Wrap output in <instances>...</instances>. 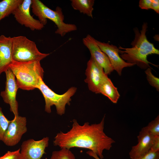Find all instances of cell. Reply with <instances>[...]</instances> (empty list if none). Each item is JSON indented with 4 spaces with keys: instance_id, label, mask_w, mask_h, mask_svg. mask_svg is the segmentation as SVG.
Returning <instances> with one entry per match:
<instances>
[{
    "instance_id": "cell-1",
    "label": "cell",
    "mask_w": 159,
    "mask_h": 159,
    "mask_svg": "<svg viewBox=\"0 0 159 159\" xmlns=\"http://www.w3.org/2000/svg\"><path fill=\"white\" fill-rule=\"evenodd\" d=\"M105 118L104 116L98 124H90L87 122L82 125L73 120L72 128L69 131L66 133L60 131L57 134L54 145L61 148L70 149L77 147L88 149L100 159L103 158V151L110 150L115 142L104 132Z\"/></svg>"
},
{
    "instance_id": "cell-2",
    "label": "cell",
    "mask_w": 159,
    "mask_h": 159,
    "mask_svg": "<svg viewBox=\"0 0 159 159\" xmlns=\"http://www.w3.org/2000/svg\"><path fill=\"white\" fill-rule=\"evenodd\" d=\"M147 23L144 22L141 30L135 27L133 30L135 38L131 44L132 47L123 48L120 46L119 52L121 58L126 62L135 64L141 68L146 69L152 64L147 59V56L152 54H159V50L153 44L148 40L146 33L147 31Z\"/></svg>"
},
{
    "instance_id": "cell-3",
    "label": "cell",
    "mask_w": 159,
    "mask_h": 159,
    "mask_svg": "<svg viewBox=\"0 0 159 159\" xmlns=\"http://www.w3.org/2000/svg\"><path fill=\"white\" fill-rule=\"evenodd\" d=\"M40 61L20 62L13 61L9 66L19 88L30 90L37 88L44 71Z\"/></svg>"
},
{
    "instance_id": "cell-4",
    "label": "cell",
    "mask_w": 159,
    "mask_h": 159,
    "mask_svg": "<svg viewBox=\"0 0 159 159\" xmlns=\"http://www.w3.org/2000/svg\"><path fill=\"white\" fill-rule=\"evenodd\" d=\"M31 7L33 13L38 17L39 21L44 26L47 24V19L53 21L57 27L55 33L61 37L77 29L75 25L64 22V16L62 9L59 7L57 6L55 10H53L39 0H32Z\"/></svg>"
},
{
    "instance_id": "cell-5",
    "label": "cell",
    "mask_w": 159,
    "mask_h": 159,
    "mask_svg": "<svg viewBox=\"0 0 159 159\" xmlns=\"http://www.w3.org/2000/svg\"><path fill=\"white\" fill-rule=\"evenodd\" d=\"M12 39L13 61L20 62L40 61L49 54L39 52L35 42L25 36L14 37Z\"/></svg>"
},
{
    "instance_id": "cell-6",
    "label": "cell",
    "mask_w": 159,
    "mask_h": 159,
    "mask_svg": "<svg viewBox=\"0 0 159 159\" xmlns=\"http://www.w3.org/2000/svg\"><path fill=\"white\" fill-rule=\"evenodd\" d=\"M37 88L41 91L44 98L45 103V111L50 113L51 107L54 105L56 107L57 113L60 115L64 113L66 105H70L71 97L74 95L77 90L76 87H72L64 93L59 95L49 88L42 79H40Z\"/></svg>"
},
{
    "instance_id": "cell-7",
    "label": "cell",
    "mask_w": 159,
    "mask_h": 159,
    "mask_svg": "<svg viewBox=\"0 0 159 159\" xmlns=\"http://www.w3.org/2000/svg\"><path fill=\"white\" fill-rule=\"evenodd\" d=\"M26 117L18 116L14 117L4 136L2 141L6 145L12 146L17 144L24 134L27 131Z\"/></svg>"
},
{
    "instance_id": "cell-8",
    "label": "cell",
    "mask_w": 159,
    "mask_h": 159,
    "mask_svg": "<svg viewBox=\"0 0 159 159\" xmlns=\"http://www.w3.org/2000/svg\"><path fill=\"white\" fill-rule=\"evenodd\" d=\"M5 72L6 76L5 89L1 92L0 95L4 101L9 105L10 110L13 113L14 117H16L19 115L16 97L19 88L15 76L9 68Z\"/></svg>"
},
{
    "instance_id": "cell-9",
    "label": "cell",
    "mask_w": 159,
    "mask_h": 159,
    "mask_svg": "<svg viewBox=\"0 0 159 159\" xmlns=\"http://www.w3.org/2000/svg\"><path fill=\"white\" fill-rule=\"evenodd\" d=\"M32 4V0H23L12 14L16 21L21 25L32 31L41 30L44 26L31 15L30 8Z\"/></svg>"
},
{
    "instance_id": "cell-10",
    "label": "cell",
    "mask_w": 159,
    "mask_h": 159,
    "mask_svg": "<svg viewBox=\"0 0 159 159\" xmlns=\"http://www.w3.org/2000/svg\"><path fill=\"white\" fill-rule=\"evenodd\" d=\"M48 137L36 141L29 139L23 142L21 146L20 153L22 159H41L46 153V148L49 145Z\"/></svg>"
},
{
    "instance_id": "cell-11",
    "label": "cell",
    "mask_w": 159,
    "mask_h": 159,
    "mask_svg": "<svg viewBox=\"0 0 159 159\" xmlns=\"http://www.w3.org/2000/svg\"><path fill=\"white\" fill-rule=\"evenodd\" d=\"M85 82L87 84L89 90L96 94H100V86L107 75L103 68L91 57L87 64Z\"/></svg>"
},
{
    "instance_id": "cell-12",
    "label": "cell",
    "mask_w": 159,
    "mask_h": 159,
    "mask_svg": "<svg viewBox=\"0 0 159 159\" xmlns=\"http://www.w3.org/2000/svg\"><path fill=\"white\" fill-rule=\"evenodd\" d=\"M84 44L89 50L92 58L103 69L105 73L110 74L114 70L106 54L101 49L96 39L89 34L83 38Z\"/></svg>"
},
{
    "instance_id": "cell-13",
    "label": "cell",
    "mask_w": 159,
    "mask_h": 159,
    "mask_svg": "<svg viewBox=\"0 0 159 159\" xmlns=\"http://www.w3.org/2000/svg\"><path fill=\"white\" fill-rule=\"evenodd\" d=\"M96 42L102 51L107 56L114 70L119 75H121L122 70L124 68L135 65V64L127 62L123 59L119 54V49L116 46L97 40Z\"/></svg>"
},
{
    "instance_id": "cell-14",
    "label": "cell",
    "mask_w": 159,
    "mask_h": 159,
    "mask_svg": "<svg viewBox=\"0 0 159 159\" xmlns=\"http://www.w3.org/2000/svg\"><path fill=\"white\" fill-rule=\"evenodd\" d=\"M143 127L138 136V143L133 146L129 153L131 159L141 156L149 152L152 147L155 137Z\"/></svg>"
},
{
    "instance_id": "cell-15",
    "label": "cell",
    "mask_w": 159,
    "mask_h": 159,
    "mask_svg": "<svg viewBox=\"0 0 159 159\" xmlns=\"http://www.w3.org/2000/svg\"><path fill=\"white\" fill-rule=\"evenodd\" d=\"M12 51V37L0 35V75L5 72L13 61Z\"/></svg>"
},
{
    "instance_id": "cell-16",
    "label": "cell",
    "mask_w": 159,
    "mask_h": 159,
    "mask_svg": "<svg viewBox=\"0 0 159 159\" xmlns=\"http://www.w3.org/2000/svg\"><path fill=\"white\" fill-rule=\"evenodd\" d=\"M100 93L107 97L113 103H116L120 97L117 88L107 75L102 82L99 88Z\"/></svg>"
},
{
    "instance_id": "cell-17",
    "label": "cell",
    "mask_w": 159,
    "mask_h": 159,
    "mask_svg": "<svg viewBox=\"0 0 159 159\" xmlns=\"http://www.w3.org/2000/svg\"><path fill=\"white\" fill-rule=\"evenodd\" d=\"M70 1L71 6L74 9L92 18L94 0H71Z\"/></svg>"
},
{
    "instance_id": "cell-18",
    "label": "cell",
    "mask_w": 159,
    "mask_h": 159,
    "mask_svg": "<svg viewBox=\"0 0 159 159\" xmlns=\"http://www.w3.org/2000/svg\"><path fill=\"white\" fill-rule=\"evenodd\" d=\"M23 0H3L0 1V21L13 13Z\"/></svg>"
},
{
    "instance_id": "cell-19",
    "label": "cell",
    "mask_w": 159,
    "mask_h": 159,
    "mask_svg": "<svg viewBox=\"0 0 159 159\" xmlns=\"http://www.w3.org/2000/svg\"><path fill=\"white\" fill-rule=\"evenodd\" d=\"M49 159H76L75 156L70 149L63 148L59 150L52 153Z\"/></svg>"
},
{
    "instance_id": "cell-20",
    "label": "cell",
    "mask_w": 159,
    "mask_h": 159,
    "mask_svg": "<svg viewBox=\"0 0 159 159\" xmlns=\"http://www.w3.org/2000/svg\"><path fill=\"white\" fill-rule=\"evenodd\" d=\"M147 131L154 136H159V116L145 127Z\"/></svg>"
},
{
    "instance_id": "cell-21",
    "label": "cell",
    "mask_w": 159,
    "mask_h": 159,
    "mask_svg": "<svg viewBox=\"0 0 159 159\" xmlns=\"http://www.w3.org/2000/svg\"><path fill=\"white\" fill-rule=\"evenodd\" d=\"M11 122L5 116L0 107V140L2 141L4 134Z\"/></svg>"
},
{
    "instance_id": "cell-22",
    "label": "cell",
    "mask_w": 159,
    "mask_h": 159,
    "mask_svg": "<svg viewBox=\"0 0 159 159\" xmlns=\"http://www.w3.org/2000/svg\"><path fill=\"white\" fill-rule=\"evenodd\" d=\"M146 78L149 84L152 87L155 88L158 91H159V79L155 76L152 73L151 70L149 67L145 71Z\"/></svg>"
},
{
    "instance_id": "cell-23",
    "label": "cell",
    "mask_w": 159,
    "mask_h": 159,
    "mask_svg": "<svg viewBox=\"0 0 159 159\" xmlns=\"http://www.w3.org/2000/svg\"><path fill=\"white\" fill-rule=\"evenodd\" d=\"M20 149L13 151H8L0 159H22L20 152Z\"/></svg>"
},
{
    "instance_id": "cell-24",
    "label": "cell",
    "mask_w": 159,
    "mask_h": 159,
    "mask_svg": "<svg viewBox=\"0 0 159 159\" xmlns=\"http://www.w3.org/2000/svg\"><path fill=\"white\" fill-rule=\"evenodd\" d=\"M133 159H159V152L150 150L144 154Z\"/></svg>"
},
{
    "instance_id": "cell-25",
    "label": "cell",
    "mask_w": 159,
    "mask_h": 159,
    "mask_svg": "<svg viewBox=\"0 0 159 159\" xmlns=\"http://www.w3.org/2000/svg\"><path fill=\"white\" fill-rule=\"evenodd\" d=\"M151 0H140L139 6L142 9L148 10L150 9Z\"/></svg>"
},
{
    "instance_id": "cell-26",
    "label": "cell",
    "mask_w": 159,
    "mask_h": 159,
    "mask_svg": "<svg viewBox=\"0 0 159 159\" xmlns=\"http://www.w3.org/2000/svg\"><path fill=\"white\" fill-rule=\"evenodd\" d=\"M150 150L153 152H159V136H155Z\"/></svg>"
},
{
    "instance_id": "cell-27",
    "label": "cell",
    "mask_w": 159,
    "mask_h": 159,
    "mask_svg": "<svg viewBox=\"0 0 159 159\" xmlns=\"http://www.w3.org/2000/svg\"><path fill=\"white\" fill-rule=\"evenodd\" d=\"M150 9L153 10L157 13H159V1L151 0Z\"/></svg>"
},
{
    "instance_id": "cell-28",
    "label": "cell",
    "mask_w": 159,
    "mask_h": 159,
    "mask_svg": "<svg viewBox=\"0 0 159 159\" xmlns=\"http://www.w3.org/2000/svg\"><path fill=\"white\" fill-rule=\"evenodd\" d=\"M87 153L89 156L92 157L95 159H101L95 153L92 151L89 150L87 152Z\"/></svg>"
}]
</instances>
